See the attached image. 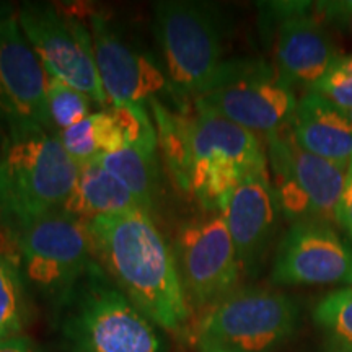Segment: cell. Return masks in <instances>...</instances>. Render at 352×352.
I'll return each instance as SVG.
<instances>
[{
  "mask_svg": "<svg viewBox=\"0 0 352 352\" xmlns=\"http://www.w3.org/2000/svg\"><path fill=\"white\" fill-rule=\"evenodd\" d=\"M96 263L158 328L183 333L189 303L171 245L144 210L90 222Z\"/></svg>",
  "mask_w": 352,
  "mask_h": 352,
  "instance_id": "obj_1",
  "label": "cell"
},
{
  "mask_svg": "<svg viewBox=\"0 0 352 352\" xmlns=\"http://www.w3.org/2000/svg\"><path fill=\"white\" fill-rule=\"evenodd\" d=\"M341 352H342V351H341Z\"/></svg>",
  "mask_w": 352,
  "mask_h": 352,
  "instance_id": "obj_36",
  "label": "cell"
},
{
  "mask_svg": "<svg viewBox=\"0 0 352 352\" xmlns=\"http://www.w3.org/2000/svg\"><path fill=\"white\" fill-rule=\"evenodd\" d=\"M189 170L186 192L206 212H222L248 176L267 173V153L258 134L192 104L188 113Z\"/></svg>",
  "mask_w": 352,
  "mask_h": 352,
  "instance_id": "obj_4",
  "label": "cell"
},
{
  "mask_svg": "<svg viewBox=\"0 0 352 352\" xmlns=\"http://www.w3.org/2000/svg\"><path fill=\"white\" fill-rule=\"evenodd\" d=\"M47 83L50 76L19 20L0 25V129L6 138L56 131L47 109Z\"/></svg>",
  "mask_w": 352,
  "mask_h": 352,
  "instance_id": "obj_14",
  "label": "cell"
},
{
  "mask_svg": "<svg viewBox=\"0 0 352 352\" xmlns=\"http://www.w3.org/2000/svg\"><path fill=\"white\" fill-rule=\"evenodd\" d=\"M0 352H36V347L26 336H15L0 342Z\"/></svg>",
  "mask_w": 352,
  "mask_h": 352,
  "instance_id": "obj_29",
  "label": "cell"
},
{
  "mask_svg": "<svg viewBox=\"0 0 352 352\" xmlns=\"http://www.w3.org/2000/svg\"><path fill=\"white\" fill-rule=\"evenodd\" d=\"M199 352H236L232 349H227V347L210 344V342H199Z\"/></svg>",
  "mask_w": 352,
  "mask_h": 352,
  "instance_id": "obj_31",
  "label": "cell"
},
{
  "mask_svg": "<svg viewBox=\"0 0 352 352\" xmlns=\"http://www.w3.org/2000/svg\"><path fill=\"white\" fill-rule=\"evenodd\" d=\"M311 91L331 101L342 111L352 109V54L338 57Z\"/></svg>",
  "mask_w": 352,
  "mask_h": 352,
  "instance_id": "obj_24",
  "label": "cell"
},
{
  "mask_svg": "<svg viewBox=\"0 0 352 352\" xmlns=\"http://www.w3.org/2000/svg\"><path fill=\"white\" fill-rule=\"evenodd\" d=\"M91 127H94V138L100 157L107 155V153H114L126 147L120 127L116 126L108 109L91 114Z\"/></svg>",
  "mask_w": 352,
  "mask_h": 352,
  "instance_id": "obj_26",
  "label": "cell"
},
{
  "mask_svg": "<svg viewBox=\"0 0 352 352\" xmlns=\"http://www.w3.org/2000/svg\"><path fill=\"white\" fill-rule=\"evenodd\" d=\"M346 2H347V6H349V7L352 8V0H346Z\"/></svg>",
  "mask_w": 352,
  "mask_h": 352,
  "instance_id": "obj_34",
  "label": "cell"
},
{
  "mask_svg": "<svg viewBox=\"0 0 352 352\" xmlns=\"http://www.w3.org/2000/svg\"><path fill=\"white\" fill-rule=\"evenodd\" d=\"M28 318V285L19 259L0 253V342L21 336Z\"/></svg>",
  "mask_w": 352,
  "mask_h": 352,
  "instance_id": "obj_20",
  "label": "cell"
},
{
  "mask_svg": "<svg viewBox=\"0 0 352 352\" xmlns=\"http://www.w3.org/2000/svg\"><path fill=\"white\" fill-rule=\"evenodd\" d=\"M95 63L109 107L118 103H151L170 96L175 108L189 104L176 95L164 65L147 51L122 38L107 13L95 8L88 19Z\"/></svg>",
  "mask_w": 352,
  "mask_h": 352,
  "instance_id": "obj_13",
  "label": "cell"
},
{
  "mask_svg": "<svg viewBox=\"0 0 352 352\" xmlns=\"http://www.w3.org/2000/svg\"><path fill=\"white\" fill-rule=\"evenodd\" d=\"M108 111L120 127L126 147L139 148L144 152H158L157 129L145 104L118 103L111 104Z\"/></svg>",
  "mask_w": 352,
  "mask_h": 352,
  "instance_id": "obj_23",
  "label": "cell"
},
{
  "mask_svg": "<svg viewBox=\"0 0 352 352\" xmlns=\"http://www.w3.org/2000/svg\"><path fill=\"white\" fill-rule=\"evenodd\" d=\"M78 168L56 131L6 138L0 151V219L8 230L63 210Z\"/></svg>",
  "mask_w": 352,
  "mask_h": 352,
  "instance_id": "obj_3",
  "label": "cell"
},
{
  "mask_svg": "<svg viewBox=\"0 0 352 352\" xmlns=\"http://www.w3.org/2000/svg\"><path fill=\"white\" fill-rule=\"evenodd\" d=\"M57 134H59L65 152L78 166L100 158L98 147H96L94 138V127H91V116L69 129L57 132Z\"/></svg>",
  "mask_w": 352,
  "mask_h": 352,
  "instance_id": "obj_25",
  "label": "cell"
},
{
  "mask_svg": "<svg viewBox=\"0 0 352 352\" xmlns=\"http://www.w3.org/2000/svg\"><path fill=\"white\" fill-rule=\"evenodd\" d=\"M134 210H142L138 201L98 160L80 165L76 188L63 208V212L87 222Z\"/></svg>",
  "mask_w": 352,
  "mask_h": 352,
  "instance_id": "obj_18",
  "label": "cell"
},
{
  "mask_svg": "<svg viewBox=\"0 0 352 352\" xmlns=\"http://www.w3.org/2000/svg\"><path fill=\"white\" fill-rule=\"evenodd\" d=\"M331 352H341V351H334V349H333V351H331Z\"/></svg>",
  "mask_w": 352,
  "mask_h": 352,
  "instance_id": "obj_35",
  "label": "cell"
},
{
  "mask_svg": "<svg viewBox=\"0 0 352 352\" xmlns=\"http://www.w3.org/2000/svg\"><path fill=\"white\" fill-rule=\"evenodd\" d=\"M300 308L277 290L235 289L208 308L197 327V344L210 342L236 352H276L296 336Z\"/></svg>",
  "mask_w": 352,
  "mask_h": 352,
  "instance_id": "obj_7",
  "label": "cell"
},
{
  "mask_svg": "<svg viewBox=\"0 0 352 352\" xmlns=\"http://www.w3.org/2000/svg\"><path fill=\"white\" fill-rule=\"evenodd\" d=\"M153 34L176 95L192 101L208 94L226 65V20L210 3L160 0L152 7Z\"/></svg>",
  "mask_w": 352,
  "mask_h": 352,
  "instance_id": "obj_5",
  "label": "cell"
},
{
  "mask_svg": "<svg viewBox=\"0 0 352 352\" xmlns=\"http://www.w3.org/2000/svg\"><path fill=\"white\" fill-rule=\"evenodd\" d=\"M28 287L60 305L96 263L90 222L59 210L12 232Z\"/></svg>",
  "mask_w": 352,
  "mask_h": 352,
  "instance_id": "obj_6",
  "label": "cell"
},
{
  "mask_svg": "<svg viewBox=\"0 0 352 352\" xmlns=\"http://www.w3.org/2000/svg\"><path fill=\"white\" fill-rule=\"evenodd\" d=\"M336 226H340L352 241V162L346 170L344 186H342L341 199L338 204Z\"/></svg>",
  "mask_w": 352,
  "mask_h": 352,
  "instance_id": "obj_28",
  "label": "cell"
},
{
  "mask_svg": "<svg viewBox=\"0 0 352 352\" xmlns=\"http://www.w3.org/2000/svg\"><path fill=\"white\" fill-rule=\"evenodd\" d=\"M271 283L274 285L352 284V241L331 223H290L277 245Z\"/></svg>",
  "mask_w": 352,
  "mask_h": 352,
  "instance_id": "obj_15",
  "label": "cell"
},
{
  "mask_svg": "<svg viewBox=\"0 0 352 352\" xmlns=\"http://www.w3.org/2000/svg\"><path fill=\"white\" fill-rule=\"evenodd\" d=\"M315 15L323 25L352 38V8L347 2H316Z\"/></svg>",
  "mask_w": 352,
  "mask_h": 352,
  "instance_id": "obj_27",
  "label": "cell"
},
{
  "mask_svg": "<svg viewBox=\"0 0 352 352\" xmlns=\"http://www.w3.org/2000/svg\"><path fill=\"white\" fill-rule=\"evenodd\" d=\"M195 101L266 138L290 124L298 98L296 88L274 64L263 59H227L214 87Z\"/></svg>",
  "mask_w": 352,
  "mask_h": 352,
  "instance_id": "obj_8",
  "label": "cell"
},
{
  "mask_svg": "<svg viewBox=\"0 0 352 352\" xmlns=\"http://www.w3.org/2000/svg\"><path fill=\"white\" fill-rule=\"evenodd\" d=\"M314 320L334 351L352 352V287L334 290L321 298L314 310Z\"/></svg>",
  "mask_w": 352,
  "mask_h": 352,
  "instance_id": "obj_21",
  "label": "cell"
},
{
  "mask_svg": "<svg viewBox=\"0 0 352 352\" xmlns=\"http://www.w3.org/2000/svg\"><path fill=\"white\" fill-rule=\"evenodd\" d=\"M60 308L59 331L70 352H170L153 321L118 289L98 263Z\"/></svg>",
  "mask_w": 352,
  "mask_h": 352,
  "instance_id": "obj_2",
  "label": "cell"
},
{
  "mask_svg": "<svg viewBox=\"0 0 352 352\" xmlns=\"http://www.w3.org/2000/svg\"><path fill=\"white\" fill-rule=\"evenodd\" d=\"M16 20L47 76L83 91L98 107L109 108L87 21L46 2L21 3Z\"/></svg>",
  "mask_w": 352,
  "mask_h": 352,
  "instance_id": "obj_10",
  "label": "cell"
},
{
  "mask_svg": "<svg viewBox=\"0 0 352 352\" xmlns=\"http://www.w3.org/2000/svg\"><path fill=\"white\" fill-rule=\"evenodd\" d=\"M263 34H270L274 65L294 88L315 87L341 54L331 34L315 15L311 2H261Z\"/></svg>",
  "mask_w": 352,
  "mask_h": 352,
  "instance_id": "obj_12",
  "label": "cell"
},
{
  "mask_svg": "<svg viewBox=\"0 0 352 352\" xmlns=\"http://www.w3.org/2000/svg\"><path fill=\"white\" fill-rule=\"evenodd\" d=\"M94 100L59 78L50 77L47 83V109L57 132L78 124L91 114Z\"/></svg>",
  "mask_w": 352,
  "mask_h": 352,
  "instance_id": "obj_22",
  "label": "cell"
},
{
  "mask_svg": "<svg viewBox=\"0 0 352 352\" xmlns=\"http://www.w3.org/2000/svg\"><path fill=\"white\" fill-rule=\"evenodd\" d=\"M6 142V134H3V131L0 129V151H2V145Z\"/></svg>",
  "mask_w": 352,
  "mask_h": 352,
  "instance_id": "obj_32",
  "label": "cell"
},
{
  "mask_svg": "<svg viewBox=\"0 0 352 352\" xmlns=\"http://www.w3.org/2000/svg\"><path fill=\"white\" fill-rule=\"evenodd\" d=\"M297 144L307 152L347 170L352 162V122L331 101L303 91L290 121Z\"/></svg>",
  "mask_w": 352,
  "mask_h": 352,
  "instance_id": "obj_17",
  "label": "cell"
},
{
  "mask_svg": "<svg viewBox=\"0 0 352 352\" xmlns=\"http://www.w3.org/2000/svg\"><path fill=\"white\" fill-rule=\"evenodd\" d=\"M16 13H19V7H15L10 2H0V25L16 19Z\"/></svg>",
  "mask_w": 352,
  "mask_h": 352,
  "instance_id": "obj_30",
  "label": "cell"
},
{
  "mask_svg": "<svg viewBox=\"0 0 352 352\" xmlns=\"http://www.w3.org/2000/svg\"><path fill=\"white\" fill-rule=\"evenodd\" d=\"M347 114V118H349V121L352 122V109H349V111H344Z\"/></svg>",
  "mask_w": 352,
  "mask_h": 352,
  "instance_id": "obj_33",
  "label": "cell"
},
{
  "mask_svg": "<svg viewBox=\"0 0 352 352\" xmlns=\"http://www.w3.org/2000/svg\"><path fill=\"white\" fill-rule=\"evenodd\" d=\"M116 176L138 201L139 208L152 217L162 195V165L158 152H144L124 147L96 158Z\"/></svg>",
  "mask_w": 352,
  "mask_h": 352,
  "instance_id": "obj_19",
  "label": "cell"
},
{
  "mask_svg": "<svg viewBox=\"0 0 352 352\" xmlns=\"http://www.w3.org/2000/svg\"><path fill=\"white\" fill-rule=\"evenodd\" d=\"M264 139L280 214L290 223L316 220L334 226L346 170L302 148L290 124Z\"/></svg>",
  "mask_w": 352,
  "mask_h": 352,
  "instance_id": "obj_9",
  "label": "cell"
},
{
  "mask_svg": "<svg viewBox=\"0 0 352 352\" xmlns=\"http://www.w3.org/2000/svg\"><path fill=\"white\" fill-rule=\"evenodd\" d=\"M241 271L254 276L266 261L280 220L270 171L248 176L222 210Z\"/></svg>",
  "mask_w": 352,
  "mask_h": 352,
  "instance_id": "obj_16",
  "label": "cell"
},
{
  "mask_svg": "<svg viewBox=\"0 0 352 352\" xmlns=\"http://www.w3.org/2000/svg\"><path fill=\"white\" fill-rule=\"evenodd\" d=\"M171 250L189 307L209 308L235 290L243 271L222 212L182 223Z\"/></svg>",
  "mask_w": 352,
  "mask_h": 352,
  "instance_id": "obj_11",
  "label": "cell"
}]
</instances>
